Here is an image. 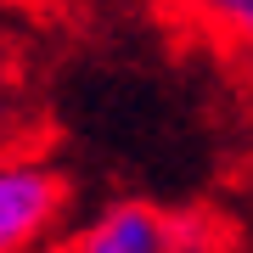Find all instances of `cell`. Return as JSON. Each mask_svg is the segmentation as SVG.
<instances>
[{
    "label": "cell",
    "mask_w": 253,
    "mask_h": 253,
    "mask_svg": "<svg viewBox=\"0 0 253 253\" xmlns=\"http://www.w3.org/2000/svg\"><path fill=\"white\" fill-rule=\"evenodd\" d=\"M62 174L34 158H11L0 169V253H28L62 214Z\"/></svg>",
    "instance_id": "6da1fadb"
},
{
    "label": "cell",
    "mask_w": 253,
    "mask_h": 253,
    "mask_svg": "<svg viewBox=\"0 0 253 253\" xmlns=\"http://www.w3.org/2000/svg\"><path fill=\"white\" fill-rule=\"evenodd\" d=\"M68 253H174V214L152 203H113L68 242Z\"/></svg>",
    "instance_id": "7a4b0ae2"
},
{
    "label": "cell",
    "mask_w": 253,
    "mask_h": 253,
    "mask_svg": "<svg viewBox=\"0 0 253 253\" xmlns=\"http://www.w3.org/2000/svg\"><path fill=\"white\" fill-rule=\"evenodd\" d=\"M191 11H197L203 23H214L219 34H231V28H242L253 17V0H186Z\"/></svg>",
    "instance_id": "3957f363"
},
{
    "label": "cell",
    "mask_w": 253,
    "mask_h": 253,
    "mask_svg": "<svg viewBox=\"0 0 253 253\" xmlns=\"http://www.w3.org/2000/svg\"><path fill=\"white\" fill-rule=\"evenodd\" d=\"M231 40H236V45H242V51H248V56H253V17H248V23H242V28H231Z\"/></svg>",
    "instance_id": "277c9868"
}]
</instances>
